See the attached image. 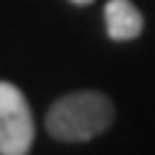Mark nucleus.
<instances>
[{
    "mask_svg": "<svg viewBox=\"0 0 155 155\" xmlns=\"http://www.w3.org/2000/svg\"><path fill=\"white\" fill-rule=\"evenodd\" d=\"M104 27L111 41H133L143 34V12L131 0H109L104 5Z\"/></svg>",
    "mask_w": 155,
    "mask_h": 155,
    "instance_id": "3",
    "label": "nucleus"
},
{
    "mask_svg": "<svg viewBox=\"0 0 155 155\" xmlns=\"http://www.w3.org/2000/svg\"><path fill=\"white\" fill-rule=\"evenodd\" d=\"M114 104L104 92L80 90L58 97L46 111V131L63 143H85L114 124Z\"/></svg>",
    "mask_w": 155,
    "mask_h": 155,
    "instance_id": "1",
    "label": "nucleus"
},
{
    "mask_svg": "<svg viewBox=\"0 0 155 155\" xmlns=\"http://www.w3.org/2000/svg\"><path fill=\"white\" fill-rule=\"evenodd\" d=\"M34 143V116L22 90L0 80V155H27Z\"/></svg>",
    "mask_w": 155,
    "mask_h": 155,
    "instance_id": "2",
    "label": "nucleus"
},
{
    "mask_svg": "<svg viewBox=\"0 0 155 155\" xmlns=\"http://www.w3.org/2000/svg\"><path fill=\"white\" fill-rule=\"evenodd\" d=\"M68 2H73V5H78V7H85V5H92L94 0H68Z\"/></svg>",
    "mask_w": 155,
    "mask_h": 155,
    "instance_id": "4",
    "label": "nucleus"
}]
</instances>
